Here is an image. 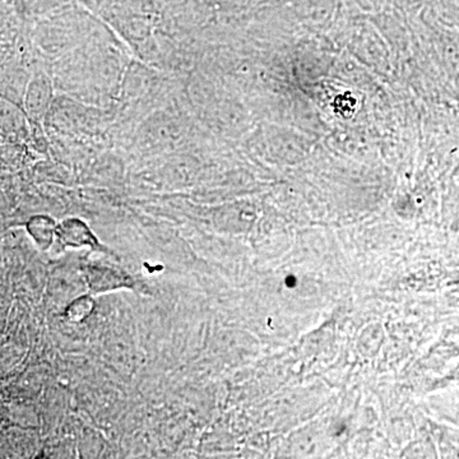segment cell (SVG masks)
I'll return each mask as SVG.
<instances>
[{"label":"cell","instance_id":"3","mask_svg":"<svg viewBox=\"0 0 459 459\" xmlns=\"http://www.w3.org/2000/svg\"><path fill=\"white\" fill-rule=\"evenodd\" d=\"M56 226L53 219L45 214L31 217L26 225L27 232L41 250H47L53 245L54 238H56Z\"/></svg>","mask_w":459,"mask_h":459},{"label":"cell","instance_id":"2","mask_svg":"<svg viewBox=\"0 0 459 459\" xmlns=\"http://www.w3.org/2000/svg\"><path fill=\"white\" fill-rule=\"evenodd\" d=\"M86 278L92 292H105L120 287L132 286V277L129 274L120 273L113 268L104 267H87Z\"/></svg>","mask_w":459,"mask_h":459},{"label":"cell","instance_id":"1","mask_svg":"<svg viewBox=\"0 0 459 459\" xmlns=\"http://www.w3.org/2000/svg\"><path fill=\"white\" fill-rule=\"evenodd\" d=\"M56 238L65 247H89L96 249L98 238L93 236L89 226L78 219H68L56 226Z\"/></svg>","mask_w":459,"mask_h":459},{"label":"cell","instance_id":"4","mask_svg":"<svg viewBox=\"0 0 459 459\" xmlns=\"http://www.w3.org/2000/svg\"><path fill=\"white\" fill-rule=\"evenodd\" d=\"M92 299L89 296H82L78 300H74L71 306L67 309V317L71 320H82L89 317L92 310Z\"/></svg>","mask_w":459,"mask_h":459}]
</instances>
